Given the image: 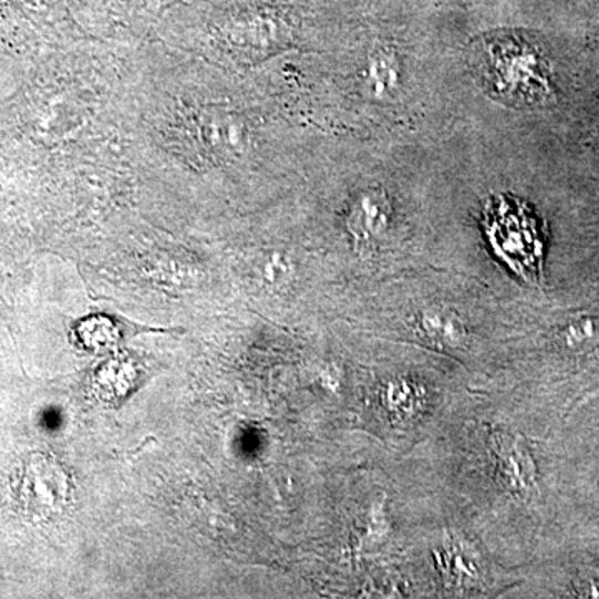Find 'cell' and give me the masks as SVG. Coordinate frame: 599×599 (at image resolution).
I'll list each match as a JSON object with an SVG mask.
<instances>
[{
    "label": "cell",
    "mask_w": 599,
    "mask_h": 599,
    "mask_svg": "<svg viewBox=\"0 0 599 599\" xmlns=\"http://www.w3.org/2000/svg\"><path fill=\"white\" fill-rule=\"evenodd\" d=\"M366 84L375 99H389L400 87V61L393 52L376 51L366 69Z\"/></svg>",
    "instance_id": "obj_3"
},
{
    "label": "cell",
    "mask_w": 599,
    "mask_h": 599,
    "mask_svg": "<svg viewBox=\"0 0 599 599\" xmlns=\"http://www.w3.org/2000/svg\"><path fill=\"white\" fill-rule=\"evenodd\" d=\"M420 326L426 337L443 343V345H458L465 337V329H463L458 317L450 310L440 309V307L425 310L420 319Z\"/></svg>",
    "instance_id": "obj_4"
},
{
    "label": "cell",
    "mask_w": 599,
    "mask_h": 599,
    "mask_svg": "<svg viewBox=\"0 0 599 599\" xmlns=\"http://www.w3.org/2000/svg\"><path fill=\"white\" fill-rule=\"evenodd\" d=\"M392 204L379 188L363 192L349 217V228L359 241H375L386 234L392 224Z\"/></svg>",
    "instance_id": "obj_2"
},
{
    "label": "cell",
    "mask_w": 599,
    "mask_h": 599,
    "mask_svg": "<svg viewBox=\"0 0 599 599\" xmlns=\"http://www.w3.org/2000/svg\"><path fill=\"white\" fill-rule=\"evenodd\" d=\"M492 452L496 458V475L513 495L529 502L538 495V475L535 459L521 438L495 433L492 435Z\"/></svg>",
    "instance_id": "obj_1"
},
{
    "label": "cell",
    "mask_w": 599,
    "mask_h": 599,
    "mask_svg": "<svg viewBox=\"0 0 599 599\" xmlns=\"http://www.w3.org/2000/svg\"><path fill=\"white\" fill-rule=\"evenodd\" d=\"M592 335V323L589 320H581V322L572 323L566 330L565 337L568 340L569 345H576V343L585 342L586 339Z\"/></svg>",
    "instance_id": "obj_6"
},
{
    "label": "cell",
    "mask_w": 599,
    "mask_h": 599,
    "mask_svg": "<svg viewBox=\"0 0 599 599\" xmlns=\"http://www.w3.org/2000/svg\"><path fill=\"white\" fill-rule=\"evenodd\" d=\"M582 596L599 598V571L589 572L588 578L582 579Z\"/></svg>",
    "instance_id": "obj_7"
},
{
    "label": "cell",
    "mask_w": 599,
    "mask_h": 599,
    "mask_svg": "<svg viewBox=\"0 0 599 599\" xmlns=\"http://www.w3.org/2000/svg\"><path fill=\"white\" fill-rule=\"evenodd\" d=\"M79 339L87 349H107L117 339V329L107 319H91L82 323L78 330Z\"/></svg>",
    "instance_id": "obj_5"
},
{
    "label": "cell",
    "mask_w": 599,
    "mask_h": 599,
    "mask_svg": "<svg viewBox=\"0 0 599 599\" xmlns=\"http://www.w3.org/2000/svg\"><path fill=\"white\" fill-rule=\"evenodd\" d=\"M115 375H117V373H115V369H109L107 375L104 373L102 376H105V379H117ZM124 375H127V372H125V369H121V372H118V379ZM101 383L104 389L107 385H115V382H112V380H102ZM128 385H131V382H127V380H118V389H121V392L125 389V386Z\"/></svg>",
    "instance_id": "obj_8"
}]
</instances>
